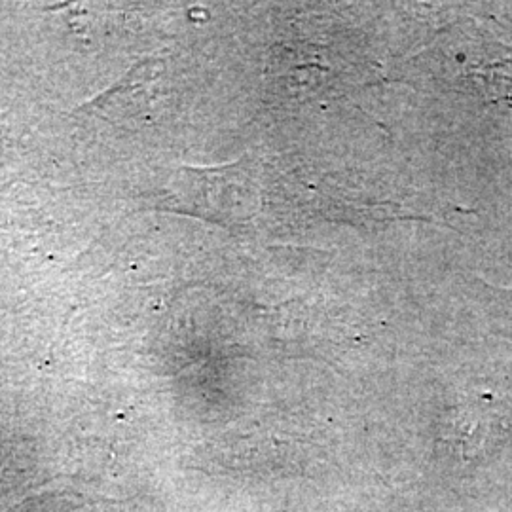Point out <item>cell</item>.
I'll use <instances>...</instances> for the list:
<instances>
[{
    "mask_svg": "<svg viewBox=\"0 0 512 512\" xmlns=\"http://www.w3.org/2000/svg\"><path fill=\"white\" fill-rule=\"evenodd\" d=\"M154 203L158 209L238 228L255 219L260 207L258 164L241 158L220 167H181Z\"/></svg>",
    "mask_w": 512,
    "mask_h": 512,
    "instance_id": "1",
    "label": "cell"
}]
</instances>
